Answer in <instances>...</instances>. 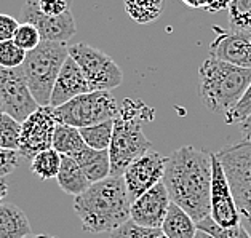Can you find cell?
Here are the masks:
<instances>
[{"instance_id": "1", "label": "cell", "mask_w": 251, "mask_h": 238, "mask_svg": "<svg viewBox=\"0 0 251 238\" xmlns=\"http://www.w3.org/2000/svg\"><path fill=\"white\" fill-rule=\"evenodd\" d=\"M163 184L171 203L182 208L195 224L210 217L211 152L182 145L168 157Z\"/></svg>"}, {"instance_id": "2", "label": "cell", "mask_w": 251, "mask_h": 238, "mask_svg": "<svg viewBox=\"0 0 251 238\" xmlns=\"http://www.w3.org/2000/svg\"><path fill=\"white\" fill-rule=\"evenodd\" d=\"M130 208L124 176H109L95 182L74 198V211L88 234H111L130 219Z\"/></svg>"}, {"instance_id": "3", "label": "cell", "mask_w": 251, "mask_h": 238, "mask_svg": "<svg viewBox=\"0 0 251 238\" xmlns=\"http://www.w3.org/2000/svg\"><path fill=\"white\" fill-rule=\"evenodd\" d=\"M154 117L155 111L141 99L126 97L119 106L109 145L111 176H124L125 169L138 157L152 150V143L143 131V123L154 120Z\"/></svg>"}, {"instance_id": "4", "label": "cell", "mask_w": 251, "mask_h": 238, "mask_svg": "<svg viewBox=\"0 0 251 238\" xmlns=\"http://www.w3.org/2000/svg\"><path fill=\"white\" fill-rule=\"evenodd\" d=\"M251 83V69L216 58H206L199 67V91L208 111L226 115L242 99Z\"/></svg>"}, {"instance_id": "5", "label": "cell", "mask_w": 251, "mask_h": 238, "mask_svg": "<svg viewBox=\"0 0 251 238\" xmlns=\"http://www.w3.org/2000/svg\"><path fill=\"white\" fill-rule=\"evenodd\" d=\"M67 58L69 47L58 42L42 40L37 48L26 53V59L21 67L27 87L39 106H50L54 82Z\"/></svg>"}, {"instance_id": "6", "label": "cell", "mask_w": 251, "mask_h": 238, "mask_svg": "<svg viewBox=\"0 0 251 238\" xmlns=\"http://www.w3.org/2000/svg\"><path fill=\"white\" fill-rule=\"evenodd\" d=\"M216 157L229 179L242 225L251 235V143L232 144L219 150Z\"/></svg>"}, {"instance_id": "7", "label": "cell", "mask_w": 251, "mask_h": 238, "mask_svg": "<svg viewBox=\"0 0 251 238\" xmlns=\"http://www.w3.org/2000/svg\"><path fill=\"white\" fill-rule=\"evenodd\" d=\"M119 106L111 91H88L74 97L66 104L53 107L56 123L74 128H87L106 120H114Z\"/></svg>"}, {"instance_id": "8", "label": "cell", "mask_w": 251, "mask_h": 238, "mask_svg": "<svg viewBox=\"0 0 251 238\" xmlns=\"http://www.w3.org/2000/svg\"><path fill=\"white\" fill-rule=\"evenodd\" d=\"M69 56L80 67L91 91H111L124 82L119 64L102 50L80 42L69 47Z\"/></svg>"}, {"instance_id": "9", "label": "cell", "mask_w": 251, "mask_h": 238, "mask_svg": "<svg viewBox=\"0 0 251 238\" xmlns=\"http://www.w3.org/2000/svg\"><path fill=\"white\" fill-rule=\"evenodd\" d=\"M0 97L3 112L21 123L40 107L27 87L23 67L7 69L0 66Z\"/></svg>"}, {"instance_id": "10", "label": "cell", "mask_w": 251, "mask_h": 238, "mask_svg": "<svg viewBox=\"0 0 251 238\" xmlns=\"http://www.w3.org/2000/svg\"><path fill=\"white\" fill-rule=\"evenodd\" d=\"M56 120L53 117L51 106H40L21 123V136L18 154L32 160L40 152L53 149V134Z\"/></svg>"}, {"instance_id": "11", "label": "cell", "mask_w": 251, "mask_h": 238, "mask_svg": "<svg viewBox=\"0 0 251 238\" xmlns=\"http://www.w3.org/2000/svg\"><path fill=\"white\" fill-rule=\"evenodd\" d=\"M210 217L219 227L230 229L240 225V213L237 210L235 198L232 195L229 179L226 176L221 162L211 152V195H210Z\"/></svg>"}, {"instance_id": "12", "label": "cell", "mask_w": 251, "mask_h": 238, "mask_svg": "<svg viewBox=\"0 0 251 238\" xmlns=\"http://www.w3.org/2000/svg\"><path fill=\"white\" fill-rule=\"evenodd\" d=\"M20 23H29L37 27L44 42L67 44L77 32L75 18L72 11L61 16H47L37 7V0H26L20 11Z\"/></svg>"}, {"instance_id": "13", "label": "cell", "mask_w": 251, "mask_h": 238, "mask_svg": "<svg viewBox=\"0 0 251 238\" xmlns=\"http://www.w3.org/2000/svg\"><path fill=\"white\" fill-rule=\"evenodd\" d=\"M167 160L168 157H163L155 150H149L144 155L138 157L125 169L124 181L131 201L163 181Z\"/></svg>"}, {"instance_id": "14", "label": "cell", "mask_w": 251, "mask_h": 238, "mask_svg": "<svg viewBox=\"0 0 251 238\" xmlns=\"http://www.w3.org/2000/svg\"><path fill=\"white\" fill-rule=\"evenodd\" d=\"M216 37L210 44V56L238 67L251 69V30L213 27Z\"/></svg>"}, {"instance_id": "15", "label": "cell", "mask_w": 251, "mask_h": 238, "mask_svg": "<svg viewBox=\"0 0 251 238\" xmlns=\"http://www.w3.org/2000/svg\"><path fill=\"white\" fill-rule=\"evenodd\" d=\"M170 195L163 182L149 189L141 197L131 201L130 219L148 229H160L170 208Z\"/></svg>"}, {"instance_id": "16", "label": "cell", "mask_w": 251, "mask_h": 238, "mask_svg": "<svg viewBox=\"0 0 251 238\" xmlns=\"http://www.w3.org/2000/svg\"><path fill=\"white\" fill-rule=\"evenodd\" d=\"M90 87L88 82L85 78L83 72L77 63L71 56L66 59V63L61 67V72L54 82L53 93L50 97V106L51 107H59L69 102L74 97L80 96L83 93H88Z\"/></svg>"}, {"instance_id": "17", "label": "cell", "mask_w": 251, "mask_h": 238, "mask_svg": "<svg viewBox=\"0 0 251 238\" xmlns=\"http://www.w3.org/2000/svg\"><path fill=\"white\" fill-rule=\"evenodd\" d=\"M74 160L80 165L82 171L87 176V179L95 184L111 176V158H109V150H96L88 145L75 154Z\"/></svg>"}, {"instance_id": "18", "label": "cell", "mask_w": 251, "mask_h": 238, "mask_svg": "<svg viewBox=\"0 0 251 238\" xmlns=\"http://www.w3.org/2000/svg\"><path fill=\"white\" fill-rule=\"evenodd\" d=\"M30 235V222L21 208L0 203V238H24Z\"/></svg>"}, {"instance_id": "19", "label": "cell", "mask_w": 251, "mask_h": 238, "mask_svg": "<svg viewBox=\"0 0 251 238\" xmlns=\"http://www.w3.org/2000/svg\"><path fill=\"white\" fill-rule=\"evenodd\" d=\"M56 181L61 190L66 192L67 195H74V197L83 193L91 186V182L87 179V176L82 171L80 165L74 158L64 155L63 160H61V168L56 176Z\"/></svg>"}, {"instance_id": "20", "label": "cell", "mask_w": 251, "mask_h": 238, "mask_svg": "<svg viewBox=\"0 0 251 238\" xmlns=\"http://www.w3.org/2000/svg\"><path fill=\"white\" fill-rule=\"evenodd\" d=\"M160 229L167 238H194L197 234L195 221L175 203H170L167 217Z\"/></svg>"}, {"instance_id": "21", "label": "cell", "mask_w": 251, "mask_h": 238, "mask_svg": "<svg viewBox=\"0 0 251 238\" xmlns=\"http://www.w3.org/2000/svg\"><path fill=\"white\" fill-rule=\"evenodd\" d=\"M82 134L78 128L56 123L53 134V149L64 157H74L85 147Z\"/></svg>"}, {"instance_id": "22", "label": "cell", "mask_w": 251, "mask_h": 238, "mask_svg": "<svg viewBox=\"0 0 251 238\" xmlns=\"http://www.w3.org/2000/svg\"><path fill=\"white\" fill-rule=\"evenodd\" d=\"M126 15L136 24H148L157 21L163 11V0H124Z\"/></svg>"}, {"instance_id": "23", "label": "cell", "mask_w": 251, "mask_h": 238, "mask_svg": "<svg viewBox=\"0 0 251 238\" xmlns=\"http://www.w3.org/2000/svg\"><path fill=\"white\" fill-rule=\"evenodd\" d=\"M61 160H63V155L58 154L54 149L44 150L30 160V171L40 181H48L53 178L56 179L61 168Z\"/></svg>"}, {"instance_id": "24", "label": "cell", "mask_w": 251, "mask_h": 238, "mask_svg": "<svg viewBox=\"0 0 251 238\" xmlns=\"http://www.w3.org/2000/svg\"><path fill=\"white\" fill-rule=\"evenodd\" d=\"M114 133V120H106L102 123L93 126L80 128V134L83 143L91 149L96 150H109Z\"/></svg>"}, {"instance_id": "25", "label": "cell", "mask_w": 251, "mask_h": 238, "mask_svg": "<svg viewBox=\"0 0 251 238\" xmlns=\"http://www.w3.org/2000/svg\"><path fill=\"white\" fill-rule=\"evenodd\" d=\"M21 136V121H18L11 115L0 114V149L18 150Z\"/></svg>"}, {"instance_id": "26", "label": "cell", "mask_w": 251, "mask_h": 238, "mask_svg": "<svg viewBox=\"0 0 251 238\" xmlns=\"http://www.w3.org/2000/svg\"><path fill=\"white\" fill-rule=\"evenodd\" d=\"M111 238H167L163 235L162 229H148L143 225H138L128 219L115 230L111 232Z\"/></svg>"}, {"instance_id": "27", "label": "cell", "mask_w": 251, "mask_h": 238, "mask_svg": "<svg viewBox=\"0 0 251 238\" xmlns=\"http://www.w3.org/2000/svg\"><path fill=\"white\" fill-rule=\"evenodd\" d=\"M227 11L232 29L251 30V0H232Z\"/></svg>"}, {"instance_id": "28", "label": "cell", "mask_w": 251, "mask_h": 238, "mask_svg": "<svg viewBox=\"0 0 251 238\" xmlns=\"http://www.w3.org/2000/svg\"><path fill=\"white\" fill-rule=\"evenodd\" d=\"M197 229L206 232V234H210L214 238H251V235L242 224L237 225V227L224 229V227H219L211 217H206L203 221L197 222Z\"/></svg>"}, {"instance_id": "29", "label": "cell", "mask_w": 251, "mask_h": 238, "mask_svg": "<svg viewBox=\"0 0 251 238\" xmlns=\"http://www.w3.org/2000/svg\"><path fill=\"white\" fill-rule=\"evenodd\" d=\"M13 42L24 51H30L34 48H37L42 42V37L35 26L29 23H20V26L16 29V34L13 37Z\"/></svg>"}, {"instance_id": "30", "label": "cell", "mask_w": 251, "mask_h": 238, "mask_svg": "<svg viewBox=\"0 0 251 238\" xmlns=\"http://www.w3.org/2000/svg\"><path fill=\"white\" fill-rule=\"evenodd\" d=\"M26 59V51L21 50L13 40L0 42V66L7 69L21 67Z\"/></svg>"}, {"instance_id": "31", "label": "cell", "mask_w": 251, "mask_h": 238, "mask_svg": "<svg viewBox=\"0 0 251 238\" xmlns=\"http://www.w3.org/2000/svg\"><path fill=\"white\" fill-rule=\"evenodd\" d=\"M250 115H251V83L248 90L245 91V95L242 96V99L237 102V106L224 115V121L227 125L240 123V121H243Z\"/></svg>"}, {"instance_id": "32", "label": "cell", "mask_w": 251, "mask_h": 238, "mask_svg": "<svg viewBox=\"0 0 251 238\" xmlns=\"http://www.w3.org/2000/svg\"><path fill=\"white\" fill-rule=\"evenodd\" d=\"M72 0H37V7L47 16H61L71 11Z\"/></svg>"}, {"instance_id": "33", "label": "cell", "mask_w": 251, "mask_h": 238, "mask_svg": "<svg viewBox=\"0 0 251 238\" xmlns=\"http://www.w3.org/2000/svg\"><path fill=\"white\" fill-rule=\"evenodd\" d=\"M20 165V154L18 150L0 149V179L13 173Z\"/></svg>"}, {"instance_id": "34", "label": "cell", "mask_w": 251, "mask_h": 238, "mask_svg": "<svg viewBox=\"0 0 251 238\" xmlns=\"http://www.w3.org/2000/svg\"><path fill=\"white\" fill-rule=\"evenodd\" d=\"M18 26H20V21L16 18L0 13V42L13 40Z\"/></svg>"}, {"instance_id": "35", "label": "cell", "mask_w": 251, "mask_h": 238, "mask_svg": "<svg viewBox=\"0 0 251 238\" xmlns=\"http://www.w3.org/2000/svg\"><path fill=\"white\" fill-rule=\"evenodd\" d=\"M230 2H232V0H213V3L206 8V11H208V13L214 15V13H219V11L229 10Z\"/></svg>"}, {"instance_id": "36", "label": "cell", "mask_w": 251, "mask_h": 238, "mask_svg": "<svg viewBox=\"0 0 251 238\" xmlns=\"http://www.w3.org/2000/svg\"><path fill=\"white\" fill-rule=\"evenodd\" d=\"M240 133L243 136V141L251 143V115L245 119L243 121H240Z\"/></svg>"}, {"instance_id": "37", "label": "cell", "mask_w": 251, "mask_h": 238, "mask_svg": "<svg viewBox=\"0 0 251 238\" xmlns=\"http://www.w3.org/2000/svg\"><path fill=\"white\" fill-rule=\"evenodd\" d=\"M182 3H186L191 8H203L206 10L213 3V0H181Z\"/></svg>"}, {"instance_id": "38", "label": "cell", "mask_w": 251, "mask_h": 238, "mask_svg": "<svg viewBox=\"0 0 251 238\" xmlns=\"http://www.w3.org/2000/svg\"><path fill=\"white\" fill-rule=\"evenodd\" d=\"M8 193V186L3 179H0V201H2Z\"/></svg>"}, {"instance_id": "39", "label": "cell", "mask_w": 251, "mask_h": 238, "mask_svg": "<svg viewBox=\"0 0 251 238\" xmlns=\"http://www.w3.org/2000/svg\"><path fill=\"white\" fill-rule=\"evenodd\" d=\"M194 238H214V237H211L210 234H206V232H203V230L197 229V234H195Z\"/></svg>"}, {"instance_id": "40", "label": "cell", "mask_w": 251, "mask_h": 238, "mask_svg": "<svg viewBox=\"0 0 251 238\" xmlns=\"http://www.w3.org/2000/svg\"><path fill=\"white\" fill-rule=\"evenodd\" d=\"M24 238H58V237H54V235H45V234H39V235H27V237H24Z\"/></svg>"}, {"instance_id": "41", "label": "cell", "mask_w": 251, "mask_h": 238, "mask_svg": "<svg viewBox=\"0 0 251 238\" xmlns=\"http://www.w3.org/2000/svg\"><path fill=\"white\" fill-rule=\"evenodd\" d=\"M3 112V104H2V97H0V114Z\"/></svg>"}]
</instances>
